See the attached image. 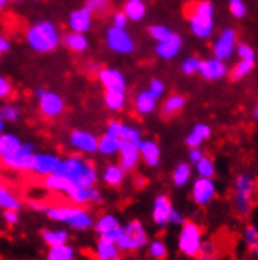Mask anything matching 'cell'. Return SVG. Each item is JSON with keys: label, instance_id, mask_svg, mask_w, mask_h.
Segmentation results:
<instances>
[{"label": "cell", "instance_id": "60d3db41", "mask_svg": "<svg viewBox=\"0 0 258 260\" xmlns=\"http://www.w3.org/2000/svg\"><path fill=\"white\" fill-rule=\"evenodd\" d=\"M193 171H196L197 177H207V179H214L216 176V165L214 160L208 155H205L204 158H200L196 165Z\"/></svg>", "mask_w": 258, "mask_h": 260}, {"label": "cell", "instance_id": "db71d44e", "mask_svg": "<svg viewBox=\"0 0 258 260\" xmlns=\"http://www.w3.org/2000/svg\"><path fill=\"white\" fill-rule=\"evenodd\" d=\"M187 221V216L183 215V212H180L178 209H172L171 215H169V221H168V224L169 226H181L183 222Z\"/></svg>", "mask_w": 258, "mask_h": 260}, {"label": "cell", "instance_id": "c3c4849f", "mask_svg": "<svg viewBox=\"0 0 258 260\" xmlns=\"http://www.w3.org/2000/svg\"><path fill=\"white\" fill-rule=\"evenodd\" d=\"M238 52V58L239 60H247V61H255V50L246 44V43H239L238 47H235Z\"/></svg>", "mask_w": 258, "mask_h": 260}, {"label": "cell", "instance_id": "7dc6e473", "mask_svg": "<svg viewBox=\"0 0 258 260\" xmlns=\"http://www.w3.org/2000/svg\"><path fill=\"white\" fill-rule=\"evenodd\" d=\"M147 31H149V35L152 36V38H154L157 43L166 40V38H168V36L172 33L168 27H164V25H151Z\"/></svg>", "mask_w": 258, "mask_h": 260}, {"label": "cell", "instance_id": "f907efd6", "mask_svg": "<svg viewBox=\"0 0 258 260\" xmlns=\"http://www.w3.org/2000/svg\"><path fill=\"white\" fill-rule=\"evenodd\" d=\"M2 218L5 221V224L10 226V228L17 226V224H19V221H21L19 212H16V210H4L2 212Z\"/></svg>", "mask_w": 258, "mask_h": 260}, {"label": "cell", "instance_id": "680465c9", "mask_svg": "<svg viewBox=\"0 0 258 260\" xmlns=\"http://www.w3.org/2000/svg\"><path fill=\"white\" fill-rule=\"evenodd\" d=\"M10 47H11V44H10V41L5 38V36H2L0 35V52L2 53H5V52H8L10 50Z\"/></svg>", "mask_w": 258, "mask_h": 260}, {"label": "cell", "instance_id": "d590c367", "mask_svg": "<svg viewBox=\"0 0 258 260\" xmlns=\"http://www.w3.org/2000/svg\"><path fill=\"white\" fill-rule=\"evenodd\" d=\"M119 144H121V141L116 137L105 132L97 141V152L103 157H115L118 154Z\"/></svg>", "mask_w": 258, "mask_h": 260}, {"label": "cell", "instance_id": "4316f807", "mask_svg": "<svg viewBox=\"0 0 258 260\" xmlns=\"http://www.w3.org/2000/svg\"><path fill=\"white\" fill-rule=\"evenodd\" d=\"M187 105V98L181 94H171L164 99L161 108H160V116L163 119H171L177 115H180L183 108Z\"/></svg>", "mask_w": 258, "mask_h": 260}, {"label": "cell", "instance_id": "f6af8a7d", "mask_svg": "<svg viewBox=\"0 0 258 260\" xmlns=\"http://www.w3.org/2000/svg\"><path fill=\"white\" fill-rule=\"evenodd\" d=\"M0 119L4 122H17L21 119V108L14 104H7L0 107Z\"/></svg>", "mask_w": 258, "mask_h": 260}, {"label": "cell", "instance_id": "836d02e7", "mask_svg": "<svg viewBox=\"0 0 258 260\" xmlns=\"http://www.w3.org/2000/svg\"><path fill=\"white\" fill-rule=\"evenodd\" d=\"M103 101H105V105H106L108 110L122 111L125 108V104H127V92H125V89H109V91H105Z\"/></svg>", "mask_w": 258, "mask_h": 260}, {"label": "cell", "instance_id": "1f68e13d", "mask_svg": "<svg viewBox=\"0 0 258 260\" xmlns=\"http://www.w3.org/2000/svg\"><path fill=\"white\" fill-rule=\"evenodd\" d=\"M61 41H63L64 47L69 49L73 53H83L89 46L85 33H77V31L66 33L64 36H61Z\"/></svg>", "mask_w": 258, "mask_h": 260}, {"label": "cell", "instance_id": "ba28073f", "mask_svg": "<svg viewBox=\"0 0 258 260\" xmlns=\"http://www.w3.org/2000/svg\"><path fill=\"white\" fill-rule=\"evenodd\" d=\"M204 238H205L204 228L197 224L196 221L187 219L180 226V231H178L177 249L185 258L196 260V257L200 251V246L204 243Z\"/></svg>", "mask_w": 258, "mask_h": 260}, {"label": "cell", "instance_id": "5b68a950", "mask_svg": "<svg viewBox=\"0 0 258 260\" xmlns=\"http://www.w3.org/2000/svg\"><path fill=\"white\" fill-rule=\"evenodd\" d=\"M190 28L197 38L207 40L214 30V7L210 0H194L185 7Z\"/></svg>", "mask_w": 258, "mask_h": 260}, {"label": "cell", "instance_id": "52a82bcc", "mask_svg": "<svg viewBox=\"0 0 258 260\" xmlns=\"http://www.w3.org/2000/svg\"><path fill=\"white\" fill-rule=\"evenodd\" d=\"M27 43L38 53L53 52L61 43V35L55 24L49 21L36 22L27 30Z\"/></svg>", "mask_w": 258, "mask_h": 260}, {"label": "cell", "instance_id": "e7e4bbea", "mask_svg": "<svg viewBox=\"0 0 258 260\" xmlns=\"http://www.w3.org/2000/svg\"><path fill=\"white\" fill-rule=\"evenodd\" d=\"M0 55H2V52H0Z\"/></svg>", "mask_w": 258, "mask_h": 260}, {"label": "cell", "instance_id": "6da1fadb", "mask_svg": "<svg viewBox=\"0 0 258 260\" xmlns=\"http://www.w3.org/2000/svg\"><path fill=\"white\" fill-rule=\"evenodd\" d=\"M41 185L49 193L64 196L73 206H99L103 201L102 191L97 187H79V185L70 183L60 174H52L41 179Z\"/></svg>", "mask_w": 258, "mask_h": 260}, {"label": "cell", "instance_id": "8fae6325", "mask_svg": "<svg viewBox=\"0 0 258 260\" xmlns=\"http://www.w3.org/2000/svg\"><path fill=\"white\" fill-rule=\"evenodd\" d=\"M217 196V183L214 179L196 177L191 183L190 198L197 207H208Z\"/></svg>", "mask_w": 258, "mask_h": 260}, {"label": "cell", "instance_id": "91938a15", "mask_svg": "<svg viewBox=\"0 0 258 260\" xmlns=\"http://www.w3.org/2000/svg\"><path fill=\"white\" fill-rule=\"evenodd\" d=\"M86 71L89 72V74H94V76H97V72L100 71V66L97 64V63H88L86 64Z\"/></svg>", "mask_w": 258, "mask_h": 260}, {"label": "cell", "instance_id": "4dcf8cb0", "mask_svg": "<svg viewBox=\"0 0 258 260\" xmlns=\"http://www.w3.org/2000/svg\"><path fill=\"white\" fill-rule=\"evenodd\" d=\"M193 165H190L188 161H180L172 170V185L175 188H185L193 179Z\"/></svg>", "mask_w": 258, "mask_h": 260}, {"label": "cell", "instance_id": "7c38bea8", "mask_svg": "<svg viewBox=\"0 0 258 260\" xmlns=\"http://www.w3.org/2000/svg\"><path fill=\"white\" fill-rule=\"evenodd\" d=\"M61 165V157L53 152H38L36 151L30 165V171L33 176L44 179L47 176L57 174Z\"/></svg>", "mask_w": 258, "mask_h": 260}, {"label": "cell", "instance_id": "bcb514c9", "mask_svg": "<svg viewBox=\"0 0 258 260\" xmlns=\"http://www.w3.org/2000/svg\"><path fill=\"white\" fill-rule=\"evenodd\" d=\"M229 10L236 19H241V17L247 14V7L243 0H229Z\"/></svg>", "mask_w": 258, "mask_h": 260}, {"label": "cell", "instance_id": "6125c7cd", "mask_svg": "<svg viewBox=\"0 0 258 260\" xmlns=\"http://www.w3.org/2000/svg\"><path fill=\"white\" fill-rule=\"evenodd\" d=\"M252 116H253V119L258 118V108H256V107H253V113H252Z\"/></svg>", "mask_w": 258, "mask_h": 260}, {"label": "cell", "instance_id": "6f0895ef", "mask_svg": "<svg viewBox=\"0 0 258 260\" xmlns=\"http://www.w3.org/2000/svg\"><path fill=\"white\" fill-rule=\"evenodd\" d=\"M27 209L31 210V212H41L43 213L44 209H46V202H43L40 199H30L27 202Z\"/></svg>", "mask_w": 258, "mask_h": 260}, {"label": "cell", "instance_id": "7bdbcfd3", "mask_svg": "<svg viewBox=\"0 0 258 260\" xmlns=\"http://www.w3.org/2000/svg\"><path fill=\"white\" fill-rule=\"evenodd\" d=\"M21 138L14 134H0V157H4L21 146Z\"/></svg>", "mask_w": 258, "mask_h": 260}, {"label": "cell", "instance_id": "f1b7e54d", "mask_svg": "<svg viewBox=\"0 0 258 260\" xmlns=\"http://www.w3.org/2000/svg\"><path fill=\"white\" fill-rule=\"evenodd\" d=\"M211 134H213V130L208 124L199 122L191 128V132L187 135L185 144L188 147H202V144H204L207 140H210Z\"/></svg>", "mask_w": 258, "mask_h": 260}, {"label": "cell", "instance_id": "ab89813d", "mask_svg": "<svg viewBox=\"0 0 258 260\" xmlns=\"http://www.w3.org/2000/svg\"><path fill=\"white\" fill-rule=\"evenodd\" d=\"M219 245L213 238H204V243L200 246V251L196 260H219Z\"/></svg>", "mask_w": 258, "mask_h": 260}, {"label": "cell", "instance_id": "be15d7a7", "mask_svg": "<svg viewBox=\"0 0 258 260\" xmlns=\"http://www.w3.org/2000/svg\"><path fill=\"white\" fill-rule=\"evenodd\" d=\"M4 128H5V122L0 119V134H4Z\"/></svg>", "mask_w": 258, "mask_h": 260}, {"label": "cell", "instance_id": "ffe728a7", "mask_svg": "<svg viewBox=\"0 0 258 260\" xmlns=\"http://www.w3.org/2000/svg\"><path fill=\"white\" fill-rule=\"evenodd\" d=\"M138 151L141 161L147 168H157L161 161V149L157 141L154 140H139L138 141Z\"/></svg>", "mask_w": 258, "mask_h": 260}, {"label": "cell", "instance_id": "816d5d0a", "mask_svg": "<svg viewBox=\"0 0 258 260\" xmlns=\"http://www.w3.org/2000/svg\"><path fill=\"white\" fill-rule=\"evenodd\" d=\"M164 83L161 82V80H158V79H154V80H151V83H149V91L151 94L155 98V99H160L163 94H164Z\"/></svg>", "mask_w": 258, "mask_h": 260}, {"label": "cell", "instance_id": "2e32d148", "mask_svg": "<svg viewBox=\"0 0 258 260\" xmlns=\"http://www.w3.org/2000/svg\"><path fill=\"white\" fill-rule=\"evenodd\" d=\"M116 155L119 158L118 160V165L125 171V174L135 173L139 168L141 157H139V151H138V143L121 141Z\"/></svg>", "mask_w": 258, "mask_h": 260}, {"label": "cell", "instance_id": "30bf717a", "mask_svg": "<svg viewBox=\"0 0 258 260\" xmlns=\"http://www.w3.org/2000/svg\"><path fill=\"white\" fill-rule=\"evenodd\" d=\"M36 98H38V108L43 118L46 119H57L63 116L66 111L64 99L53 91L47 89H38L36 91Z\"/></svg>", "mask_w": 258, "mask_h": 260}, {"label": "cell", "instance_id": "94428289", "mask_svg": "<svg viewBox=\"0 0 258 260\" xmlns=\"http://www.w3.org/2000/svg\"><path fill=\"white\" fill-rule=\"evenodd\" d=\"M8 2H10V0H0V11H2L8 5Z\"/></svg>", "mask_w": 258, "mask_h": 260}, {"label": "cell", "instance_id": "8992f818", "mask_svg": "<svg viewBox=\"0 0 258 260\" xmlns=\"http://www.w3.org/2000/svg\"><path fill=\"white\" fill-rule=\"evenodd\" d=\"M151 241V235L147 232L144 222L141 219H130L122 224L121 234L116 238V245L121 252L135 254L145 249L147 243Z\"/></svg>", "mask_w": 258, "mask_h": 260}, {"label": "cell", "instance_id": "9f6ffc18", "mask_svg": "<svg viewBox=\"0 0 258 260\" xmlns=\"http://www.w3.org/2000/svg\"><path fill=\"white\" fill-rule=\"evenodd\" d=\"M128 24V19L124 11H116L115 16H113V27L116 28H125Z\"/></svg>", "mask_w": 258, "mask_h": 260}, {"label": "cell", "instance_id": "7402d4cb", "mask_svg": "<svg viewBox=\"0 0 258 260\" xmlns=\"http://www.w3.org/2000/svg\"><path fill=\"white\" fill-rule=\"evenodd\" d=\"M197 72L207 80H219L226 77L229 71L224 61L216 60V58H208V60H200Z\"/></svg>", "mask_w": 258, "mask_h": 260}, {"label": "cell", "instance_id": "681fc988", "mask_svg": "<svg viewBox=\"0 0 258 260\" xmlns=\"http://www.w3.org/2000/svg\"><path fill=\"white\" fill-rule=\"evenodd\" d=\"M199 63H200V60H199L197 57H190V58H187L185 61L181 63V71H183V74H185V76H193V74H196L197 69H199Z\"/></svg>", "mask_w": 258, "mask_h": 260}, {"label": "cell", "instance_id": "d6a6232c", "mask_svg": "<svg viewBox=\"0 0 258 260\" xmlns=\"http://www.w3.org/2000/svg\"><path fill=\"white\" fill-rule=\"evenodd\" d=\"M0 209L16 210V212H21L22 209V201L19 199V196L14 191H11L2 182H0Z\"/></svg>", "mask_w": 258, "mask_h": 260}, {"label": "cell", "instance_id": "f546056e", "mask_svg": "<svg viewBox=\"0 0 258 260\" xmlns=\"http://www.w3.org/2000/svg\"><path fill=\"white\" fill-rule=\"evenodd\" d=\"M158 99H155L149 91H141L135 96L133 108L139 116H147L155 111Z\"/></svg>", "mask_w": 258, "mask_h": 260}, {"label": "cell", "instance_id": "5bb4252c", "mask_svg": "<svg viewBox=\"0 0 258 260\" xmlns=\"http://www.w3.org/2000/svg\"><path fill=\"white\" fill-rule=\"evenodd\" d=\"M122 224L116 215L113 213H102L96 216L93 231L96 232L97 238H106V240H113L116 241L118 235L121 234Z\"/></svg>", "mask_w": 258, "mask_h": 260}, {"label": "cell", "instance_id": "11a10c76", "mask_svg": "<svg viewBox=\"0 0 258 260\" xmlns=\"http://www.w3.org/2000/svg\"><path fill=\"white\" fill-rule=\"evenodd\" d=\"M207 154L205 151L202 149V147H190V151H188V163L190 165H196L200 158H204Z\"/></svg>", "mask_w": 258, "mask_h": 260}, {"label": "cell", "instance_id": "cb8c5ba5", "mask_svg": "<svg viewBox=\"0 0 258 260\" xmlns=\"http://www.w3.org/2000/svg\"><path fill=\"white\" fill-rule=\"evenodd\" d=\"M97 77L100 83L103 85L105 91L109 89H125V77L122 72L113 68H100L97 72Z\"/></svg>", "mask_w": 258, "mask_h": 260}, {"label": "cell", "instance_id": "b9f144b4", "mask_svg": "<svg viewBox=\"0 0 258 260\" xmlns=\"http://www.w3.org/2000/svg\"><path fill=\"white\" fill-rule=\"evenodd\" d=\"M86 7L89 8L93 17H105L113 10L112 0H88Z\"/></svg>", "mask_w": 258, "mask_h": 260}, {"label": "cell", "instance_id": "4fadbf2b", "mask_svg": "<svg viewBox=\"0 0 258 260\" xmlns=\"http://www.w3.org/2000/svg\"><path fill=\"white\" fill-rule=\"evenodd\" d=\"M97 141L99 137H96L93 132L83 128L72 130L69 135V146L80 155H94L97 154Z\"/></svg>", "mask_w": 258, "mask_h": 260}, {"label": "cell", "instance_id": "83f0119b", "mask_svg": "<svg viewBox=\"0 0 258 260\" xmlns=\"http://www.w3.org/2000/svg\"><path fill=\"white\" fill-rule=\"evenodd\" d=\"M41 240L44 241L46 246H58L69 243L70 240V232L66 228H44L40 232Z\"/></svg>", "mask_w": 258, "mask_h": 260}, {"label": "cell", "instance_id": "9a60e30c", "mask_svg": "<svg viewBox=\"0 0 258 260\" xmlns=\"http://www.w3.org/2000/svg\"><path fill=\"white\" fill-rule=\"evenodd\" d=\"M174 209V204L171 198L166 193H158L154 201H152V210H151V218L152 222L158 229H164L169 221V215Z\"/></svg>", "mask_w": 258, "mask_h": 260}, {"label": "cell", "instance_id": "f35d334b", "mask_svg": "<svg viewBox=\"0 0 258 260\" xmlns=\"http://www.w3.org/2000/svg\"><path fill=\"white\" fill-rule=\"evenodd\" d=\"M145 249H147V255L152 260H166V257L169 254L168 245H166V241L160 237L152 238L149 243H147Z\"/></svg>", "mask_w": 258, "mask_h": 260}, {"label": "cell", "instance_id": "8d00e7d4", "mask_svg": "<svg viewBox=\"0 0 258 260\" xmlns=\"http://www.w3.org/2000/svg\"><path fill=\"white\" fill-rule=\"evenodd\" d=\"M127 16L128 21H133V22H139L144 19L145 16V4L142 0H127L124 4V10H122Z\"/></svg>", "mask_w": 258, "mask_h": 260}, {"label": "cell", "instance_id": "3957f363", "mask_svg": "<svg viewBox=\"0 0 258 260\" xmlns=\"http://www.w3.org/2000/svg\"><path fill=\"white\" fill-rule=\"evenodd\" d=\"M232 210L236 218L247 221L255 209L256 202V179L252 173H238L232 183Z\"/></svg>", "mask_w": 258, "mask_h": 260}, {"label": "cell", "instance_id": "e575fe53", "mask_svg": "<svg viewBox=\"0 0 258 260\" xmlns=\"http://www.w3.org/2000/svg\"><path fill=\"white\" fill-rule=\"evenodd\" d=\"M77 251L70 243L50 246L46 252V260H76Z\"/></svg>", "mask_w": 258, "mask_h": 260}, {"label": "cell", "instance_id": "484cf974", "mask_svg": "<svg viewBox=\"0 0 258 260\" xmlns=\"http://www.w3.org/2000/svg\"><path fill=\"white\" fill-rule=\"evenodd\" d=\"M125 171L121 168V166L115 161L105 165V168L102 170L100 179L102 182L109 188H119L121 185L125 182Z\"/></svg>", "mask_w": 258, "mask_h": 260}, {"label": "cell", "instance_id": "44dd1931", "mask_svg": "<svg viewBox=\"0 0 258 260\" xmlns=\"http://www.w3.org/2000/svg\"><path fill=\"white\" fill-rule=\"evenodd\" d=\"M183 46V38L178 35V33H171L168 38L160 41L155 47V52L160 58L163 60H172L175 58L180 49Z\"/></svg>", "mask_w": 258, "mask_h": 260}, {"label": "cell", "instance_id": "d6986e66", "mask_svg": "<svg viewBox=\"0 0 258 260\" xmlns=\"http://www.w3.org/2000/svg\"><path fill=\"white\" fill-rule=\"evenodd\" d=\"M106 134L116 137L119 141H127V143H138L139 140H142V134L141 130L133 127V125H128V124H124L118 119H113L109 121L108 125H106Z\"/></svg>", "mask_w": 258, "mask_h": 260}, {"label": "cell", "instance_id": "d4e9b609", "mask_svg": "<svg viewBox=\"0 0 258 260\" xmlns=\"http://www.w3.org/2000/svg\"><path fill=\"white\" fill-rule=\"evenodd\" d=\"M94 257L96 260H121L122 252L119 251L116 241L106 238H97L94 245Z\"/></svg>", "mask_w": 258, "mask_h": 260}, {"label": "cell", "instance_id": "ac0fdd59", "mask_svg": "<svg viewBox=\"0 0 258 260\" xmlns=\"http://www.w3.org/2000/svg\"><path fill=\"white\" fill-rule=\"evenodd\" d=\"M235 47H236V31L233 28L223 30L213 46L214 58L220 61L229 60L235 52Z\"/></svg>", "mask_w": 258, "mask_h": 260}, {"label": "cell", "instance_id": "603a6c76", "mask_svg": "<svg viewBox=\"0 0 258 260\" xmlns=\"http://www.w3.org/2000/svg\"><path fill=\"white\" fill-rule=\"evenodd\" d=\"M69 27L70 31L77 33H86L93 27V14H91L89 8L85 5L79 10H73L69 14Z\"/></svg>", "mask_w": 258, "mask_h": 260}, {"label": "cell", "instance_id": "7a4b0ae2", "mask_svg": "<svg viewBox=\"0 0 258 260\" xmlns=\"http://www.w3.org/2000/svg\"><path fill=\"white\" fill-rule=\"evenodd\" d=\"M50 221L58 222L76 232H88L93 229L96 215L89 207L73 206L70 202L61 204H46L43 212Z\"/></svg>", "mask_w": 258, "mask_h": 260}, {"label": "cell", "instance_id": "74e56055", "mask_svg": "<svg viewBox=\"0 0 258 260\" xmlns=\"http://www.w3.org/2000/svg\"><path fill=\"white\" fill-rule=\"evenodd\" d=\"M243 241L244 246L247 248L249 252H252L253 258H256L258 255V228L253 222H249L246 224L244 231H243Z\"/></svg>", "mask_w": 258, "mask_h": 260}, {"label": "cell", "instance_id": "f5cc1de1", "mask_svg": "<svg viewBox=\"0 0 258 260\" xmlns=\"http://www.w3.org/2000/svg\"><path fill=\"white\" fill-rule=\"evenodd\" d=\"M11 92H13V85H11V82H10L7 77H2V76H0V101L8 99V98L11 96Z\"/></svg>", "mask_w": 258, "mask_h": 260}, {"label": "cell", "instance_id": "ee69618b", "mask_svg": "<svg viewBox=\"0 0 258 260\" xmlns=\"http://www.w3.org/2000/svg\"><path fill=\"white\" fill-rule=\"evenodd\" d=\"M255 68V61H247V60H239V63H236L232 71H230V79L233 82L243 80L244 77H247L252 72V69Z\"/></svg>", "mask_w": 258, "mask_h": 260}, {"label": "cell", "instance_id": "277c9868", "mask_svg": "<svg viewBox=\"0 0 258 260\" xmlns=\"http://www.w3.org/2000/svg\"><path fill=\"white\" fill-rule=\"evenodd\" d=\"M57 174L79 187H97L100 180L96 163L80 154L61 157V165Z\"/></svg>", "mask_w": 258, "mask_h": 260}, {"label": "cell", "instance_id": "9c48e42d", "mask_svg": "<svg viewBox=\"0 0 258 260\" xmlns=\"http://www.w3.org/2000/svg\"><path fill=\"white\" fill-rule=\"evenodd\" d=\"M34 152H36V146L33 143L22 141L17 149H14L13 152L4 157H0V165H2L4 168L16 171V173H28Z\"/></svg>", "mask_w": 258, "mask_h": 260}, {"label": "cell", "instance_id": "e0dca14e", "mask_svg": "<svg viewBox=\"0 0 258 260\" xmlns=\"http://www.w3.org/2000/svg\"><path fill=\"white\" fill-rule=\"evenodd\" d=\"M106 44L109 50L116 53H132L135 50V41L125 28L112 27L106 31Z\"/></svg>", "mask_w": 258, "mask_h": 260}]
</instances>
